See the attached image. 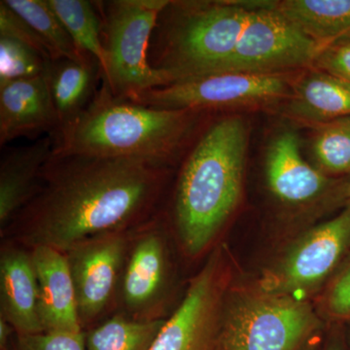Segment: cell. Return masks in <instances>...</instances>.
Listing matches in <instances>:
<instances>
[{"label": "cell", "instance_id": "9a60e30c", "mask_svg": "<svg viewBox=\"0 0 350 350\" xmlns=\"http://www.w3.org/2000/svg\"><path fill=\"white\" fill-rule=\"evenodd\" d=\"M265 172L271 193L290 204L312 202L332 184L328 175L306 162L298 133L293 130L278 131L271 138L266 151Z\"/></svg>", "mask_w": 350, "mask_h": 350}, {"label": "cell", "instance_id": "7a4b0ae2", "mask_svg": "<svg viewBox=\"0 0 350 350\" xmlns=\"http://www.w3.org/2000/svg\"><path fill=\"white\" fill-rule=\"evenodd\" d=\"M247 146L245 122L227 116L207 126L186 155L172 211L174 236L186 256L204 254L238 206Z\"/></svg>", "mask_w": 350, "mask_h": 350}, {"label": "cell", "instance_id": "d4e9b609", "mask_svg": "<svg viewBox=\"0 0 350 350\" xmlns=\"http://www.w3.org/2000/svg\"><path fill=\"white\" fill-rule=\"evenodd\" d=\"M51 62L33 48L16 39L0 36V86L42 75Z\"/></svg>", "mask_w": 350, "mask_h": 350}, {"label": "cell", "instance_id": "9c48e42d", "mask_svg": "<svg viewBox=\"0 0 350 350\" xmlns=\"http://www.w3.org/2000/svg\"><path fill=\"white\" fill-rule=\"evenodd\" d=\"M321 48L276 8V2L257 1L220 72L280 75L312 66Z\"/></svg>", "mask_w": 350, "mask_h": 350}, {"label": "cell", "instance_id": "d6986e66", "mask_svg": "<svg viewBox=\"0 0 350 350\" xmlns=\"http://www.w3.org/2000/svg\"><path fill=\"white\" fill-rule=\"evenodd\" d=\"M46 75L59 119L56 137L93 100L100 88L98 81L103 80V73L98 62L94 57H88L81 61L70 59L52 61Z\"/></svg>", "mask_w": 350, "mask_h": 350}, {"label": "cell", "instance_id": "7c38bea8", "mask_svg": "<svg viewBox=\"0 0 350 350\" xmlns=\"http://www.w3.org/2000/svg\"><path fill=\"white\" fill-rule=\"evenodd\" d=\"M350 244V204L335 218L306 232L262 282L264 293L291 296L320 284Z\"/></svg>", "mask_w": 350, "mask_h": 350}, {"label": "cell", "instance_id": "cb8c5ba5", "mask_svg": "<svg viewBox=\"0 0 350 350\" xmlns=\"http://www.w3.org/2000/svg\"><path fill=\"white\" fill-rule=\"evenodd\" d=\"M310 151L325 174L350 172V116L313 126Z\"/></svg>", "mask_w": 350, "mask_h": 350}, {"label": "cell", "instance_id": "ac0fdd59", "mask_svg": "<svg viewBox=\"0 0 350 350\" xmlns=\"http://www.w3.org/2000/svg\"><path fill=\"white\" fill-rule=\"evenodd\" d=\"M285 113L312 126L350 116V82L312 68L292 83Z\"/></svg>", "mask_w": 350, "mask_h": 350}, {"label": "cell", "instance_id": "4316f807", "mask_svg": "<svg viewBox=\"0 0 350 350\" xmlns=\"http://www.w3.org/2000/svg\"><path fill=\"white\" fill-rule=\"evenodd\" d=\"M0 36L16 39L33 48L46 59L52 61L49 50L42 39L39 38L31 25L14 12L12 9L9 8L3 0L0 1Z\"/></svg>", "mask_w": 350, "mask_h": 350}, {"label": "cell", "instance_id": "8992f818", "mask_svg": "<svg viewBox=\"0 0 350 350\" xmlns=\"http://www.w3.org/2000/svg\"><path fill=\"white\" fill-rule=\"evenodd\" d=\"M319 324L310 305L292 296L247 297L225 306L220 350H300Z\"/></svg>", "mask_w": 350, "mask_h": 350}, {"label": "cell", "instance_id": "277c9868", "mask_svg": "<svg viewBox=\"0 0 350 350\" xmlns=\"http://www.w3.org/2000/svg\"><path fill=\"white\" fill-rule=\"evenodd\" d=\"M257 1H170L148 51L151 68L172 83L219 73Z\"/></svg>", "mask_w": 350, "mask_h": 350}, {"label": "cell", "instance_id": "4fadbf2b", "mask_svg": "<svg viewBox=\"0 0 350 350\" xmlns=\"http://www.w3.org/2000/svg\"><path fill=\"white\" fill-rule=\"evenodd\" d=\"M59 119L47 75L0 86V145L21 137H55Z\"/></svg>", "mask_w": 350, "mask_h": 350}, {"label": "cell", "instance_id": "603a6c76", "mask_svg": "<svg viewBox=\"0 0 350 350\" xmlns=\"http://www.w3.org/2000/svg\"><path fill=\"white\" fill-rule=\"evenodd\" d=\"M49 3L76 46L98 62L103 77L107 71V52L103 46L100 16L94 1L49 0Z\"/></svg>", "mask_w": 350, "mask_h": 350}, {"label": "cell", "instance_id": "7402d4cb", "mask_svg": "<svg viewBox=\"0 0 350 350\" xmlns=\"http://www.w3.org/2000/svg\"><path fill=\"white\" fill-rule=\"evenodd\" d=\"M9 8L27 23L42 39L52 61H81L91 55L83 53L71 38L64 23L50 5L49 0H3Z\"/></svg>", "mask_w": 350, "mask_h": 350}, {"label": "cell", "instance_id": "e0dca14e", "mask_svg": "<svg viewBox=\"0 0 350 350\" xmlns=\"http://www.w3.org/2000/svg\"><path fill=\"white\" fill-rule=\"evenodd\" d=\"M54 140L47 135L31 145L11 149L0 163V231L38 194L42 172L52 157Z\"/></svg>", "mask_w": 350, "mask_h": 350}, {"label": "cell", "instance_id": "f1b7e54d", "mask_svg": "<svg viewBox=\"0 0 350 350\" xmlns=\"http://www.w3.org/2000/svg\"><path fill=\"white\" fill-rule=\"evenodd\" d=\"M327 308L335 317H350V266L332 286L327 297Z\"/></svg>", "mask_w": 350, "mask_h": 350}, {"label": "cell", "instance_id": "d6a6232c", "mask_svg": "<svg viewBox=\"0 0 350 350\" xmlns=\"http://www.w3.org/2000/svg\"><path fill=\"white\" fill-rule=\"evenodd\" d=\"M327 350H342L340 349V345L337 344L331 345L330 347H328Z\"/></svg>", "mask_w": 350, "mask_h": 350}, {"label": "cell", "instance_id": "1f68e13d", "mask_svg": "<svg viewBox=\"0 0 350 350\" xmlns=\"http://www.w3.org/2000/svg\"><path fill=\"white\" fill-rule=\"evenodd\" d=\"M300 350H314V347L310 345V342H306Z\"/></svg>", "mask_w": 350, "mask_h": 350}, {"label": "cell", "instance_id": "5b68a950", "mask_svg": "<svg viewBox=\"0 0 350 350\" xmlns=\"http://www.w3.org/2000/svg\"><path fill=\"white\" fill-rule=\"evenodd\" d=\"M170 0H110L94 1L101 19L107 52L103 81L114 96L133 94L169 85L148 61L152 36L159 16Z\"/></svg>", "mask_w": 350, "mask_h": 350}, {"label": "cell", "instance_id": "83f0119b", "mask_svg": "<svg viewBox=\"0 0 350 350\" xmlns=\"http://www.w3.org/2000/svg\"><path fill=\"white\" fill-rule=\"evenodd\" d=\"M312 66L350 82V38H340L323 46Z\"/></svg>", "mask_w": 350, "mask_h": 350}, {"label": "cell", "instance_id": "6da1fadb", "mask_svg": "<svg viewBox=\"0 0 350 350\" xmlns=\"http://www.w3.org/2000/svg\"><path fill=\"white\" fill-rule=\"evenodd\" d=\"M170 167L130 159L54 155L38 194L1 239L66 252L75 244L126 231L155 215Z\"/></svg>", "mask_w": 350, "mask_h": 350}, {"label": "cell", "instance_id": "8fae6325", "mask_svg": "<svg viewBox=\"0 0 350 350\" xmlns=\"http://www.w3.org/2000/svg\"><path fill=\"white\" fill-rule=\"evenodd\" d=\"M133 229L94 237L66 251L83 332L118 312Z\"/></svg>", "mask_w": 350, "mask_h": 350}, {"label": "cell", "instance_id": "44dd1931", "mask_svg": "<svg viewBox=\"0 0 350 350\" xmlns=\"http://www.w3.org/2000/svg\"><path fill=\"white\" fill-rule=\"evenodd\" d=\"M165 320L139 321L116 312L84 332L87 350H150Z\"/></svg>", "mask_w": 350, "mask_h": 350}, {"label": "cell", "instance_id": "52a82bcc", "mask_svg": "<svg viewBox=\"0 0 350 350\" xmlns=\"http://www.w3.org/2000/svg\"><path fill=\"white\" fill-rule=\"evenodd\" d=\"M291 91L285 73L219 72L154 88L126 100L158 109L206 112L273 103L289 98Z\"/></svg>", "mask_w": 350, "mask_h": 350}, {"label": "cell", "instance_id": "30bf717a", "mask_svg": "<svg viewBox=\"0 0 350 350\" xmlns=\"http://www.w3.org/2000/svg\"><path fill=\"white\" fill-rule=\"evenodd\" d=\"M228 271L220 248L191 280L150 350H220Z\"/></svg>", "mask_w": 350, "mask_h": 350}, {"label": "cell", "instance_id": "4dcf8cb0", "mask_svg": "<svg viewBox=\"0 0 350 350\" xmlns=\"http://www.w3.org/2000/svg\"><path fill=\"white\" fill-rule=\"evenodd\" d=\"M338 198L344 200L345 204H350V172L347 174V178L342 182L340 190H338Z\"/></svg>", "mask_w": 350, "mask_h": 350}, {"label": "cell", "instance_id": "f546056e", "mask_svg": "<svg viewBox=\"0 0 350 350\" xmlns=\"http://www.w3.org/2000/svg\"><path fill=\"white\" fill-rule=\"evenodd\" d=\"M16 335L17 332L14 327L5 319L0 317V350H8Z\"/></svg>", "mask_w": 350, "mask_h": 350}, {"label": "cell", "instance_id": "ba28073f", "mask_svg": "<svg viewBox=\"0 0 350 350\" xmlns=\"http://www.w3.org/2000/svg\"><path fill=\"white\" fill-rule=\"evenodd\" d=\"M172 283L169 232L157 213L131 231L118 312L139 321L167 319Z\"/></svg>", "mask_w": 350, "mask_h": 350}, {"label": "cell", "instance_id": "484cf974", "mask_svg": "<svg viewBox=\"0 0 350 350\" xmlns=\"http://www.w3.org/2000/svg\"><path fill=\"white\" fill-rule=\"evenodd\" d=\"M8 350H87L84 333L42 332L14 338Z\"/></svg>", "mask_w": 350, "mask_h": 350}, {"label": "cell", "instance_id": "2e32d148", "mask_svg": "<svg viewBox=\"0 0 350 350\" xmlns=\"http://www.w3.org/2000/svg\"><path fill=\"white\" fill-rule=\"evenodd\" d=\"M31 250L38 276L39 317L44 332L84 333L66 253L44 245Z\"/></svg>", "mask_w": 350, "mask_h": 350}, {"label": "cell", "instance_id": "ffe728a7", "mask_svg": "<svg viewBox=\"0 0 350 350\" xmlns=\"http://www.w3.org/2000/svg\"><path fill=\"white\" fill-rule=\"evenodd\" d=\"M276 8L321 47L350 38V0H283Z\"/></svg>", "mask_w": 350, "mask_h": 350}, {"label": "cell", "instance_id": "5bb4252c", "mask_svg": "<svg viewBox=\"0 0 350 350\" xmlns=\"http://www.w3.org/2000/svg\"><path fill=\"white\" fill-rule=\"evenodd\" d=\"M0 317L19 335L44 332L31 250L8 239H1L0 247Z\"/></svg>", "mask_w": 350, "mask_h": 350}, {"label": "cell", "instance_id": "3957f363", "mask_svg": "<svg viewBox=\"0 0 350 350\" xmlns=\"http://www.w3.org/2000/svg\"><path fill=\"white\" fill-rule=\"evenodd\" d=\"M204 112L145 107L114 96L101 80L86 109L53 139V154L130 159L170 167Z\"/></svg>", "mask_w": 350, "mask_h": 350}]
</instances>
